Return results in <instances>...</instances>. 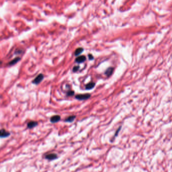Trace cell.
<instances>
[{"label":"cell","instance_id":"obj_1","mask_svg":"<svg viewBox=\"0 0 172 172\" xmlns=\"http://www.w3.org/2000/svg\"><path fill=\"white\" fill-rule=\"evenodd\" d=\"M91 95L88 94H77L75 96V98L78 100H88L90 98Z\"/></svg>","mask_w":172,"mask_h":172},{"label":"cell","instance_id":"obj_2","mask_svg":"<svg viewBox=\"0 0 172 172\" xmlns=\"http://www.w3.org/2000/svg\"><path fill=\"white\" fill-rule=\"evenodd\" d=\"M44 78V75L42 74H40L36 78L32 81V83L35 84H38Z\"/></svg>","mask_w":172,"mask_h":172},{"label":"cell","instance_id":"obj_3","mask_svg":"<svg viewBox=\"0 0 172 172\" xmlns=\"http://www.w3.org/2000/svg\"><path fill=\"white\" fill-rule=\"evenodd\" d=\"M10 135V133L8 132L4 129H2L0 130V137L1 138H6L9 136Z\"/></svg>","mask_w":172,"mask_h":172},{"label":"cell","instance_id":"obj_4","mask_svg":"<svg viewBox=\"0 0 172 172\" xmlns=\"http://www.w3.org/2000/svg\"><path fill=\"white\" fill-rule=\"evenodd\" d=\"M45 158L50 160H54L58 158V156L56 154H50L46 156Z\"/></svg>","mask_w":172,"mask_h":172},{"label":"cell","instance_id":"obj_5","mask_svg":"<svg viewBox=\"0 0 172 172\" xmlns=\"http://www.w3.org/2000/svg\"><path fill=\"white\" fill-rule=\"evenodd\" d=\"M86 60V58L85 56H80L77 57L75 59V62L77 63H81L84 62Z\"/></svg>","mask_w":172,"mask_h":172},{"label":"cell","instance_id":"obj_6","mask_svg":"<svg viewBox=\"0 0 172 172\" xmlns=\"http://www.w3.org/2000/svg\"><path fill=\"white\" fill-rule=\"evenodd\" d=\"M61 120V117L59 115H55L52 117L50 119V121L52 123H56L58 122Z\"/></svg>","mask_w":172,"mask_h":172},{"label":"cell","instance_id":"obj_7","mask_svg":"<svg viewBox=\"0 0 172 172\" xmlns=\"http://www.w3.org/2000/svg\"><path fill=\"white\" fill-rule=\"evenodd\" d=\"M38 122L36 121H30L27 124V127L29 129H32L38 125Z\"/></svg>","mask_w":172,"mask_h":172},{"label":"cell","instance_id":"obj_8","mask_svg":"<svg viewBox=\"0 0 172 172\" xmlns=\"http://www.w3.org/2000/svg\"><path fill=\"white\" fill-rule=\"evenodd\" d=\"M96 85V83L93 82H91L88 84H87L85 86V89L88 90H90L92 89Z\"/></svg>","mask_w":172,"mask_h":172},{"label":"cell","instance_id":"obj_9","mask_svg":"<svg viewBox=\"0 0 172 172\" xmlns=\"http://www.w3.org/2000/svg\"><path fill=\"white\" fill-rule=\"evenodd\" d=\"M114 68L112 67H109L108 68L106 71H105V73L104 74L108 76V77H110L113 73V71H114Z\"/></svg>","mask_w":172,"mask_h":172},{"label":"cell","instance_id":"obj_10","mask_svg":"<svg viewBox=\"0 0 172 172\" xmlns=\"http://www.w3.org/2000/svg\"><path fill=\"white\" fill-rule=\"evenodd\" d=\"M76 118V116L73 115V116H70L69 117H68V118H67L65 120V121L66 122H69V123H72L73 122L75 119Z\"/></svg>","mask_w":172,"mask_h":172},{"label":"cell","instance_id":"obj_11","mask_svg":"<svg viewBox=\"0 0 172 172\" xmlns=\"http://www.w3.org/2000/svg\"><path fill=\"white\" fill-rule=\"evenodd\" d=\"M20 59H21V58H20V57H17V58H15L14 59H13L12 61H11L9 63V65H10V66L14 65V64H15L16 63L18 62L20 60Z\"/></svg>","mask_w":172,"mask_h":172},{"label":"cell","instance_id":"obj_12","mask_svg":"<svg viewBox=\"0 0 172 172\" xmlns=\"http://www.w3.org/2000/svg\"><path fill=\"white\" fill-rule=\"evenodd\" d=\"M84 50V49L82 48H77L75 51V52H74V54H75V56H78L79 54H80Z\"/></svg>","mask_w":172,"mask_h":172},{"label":"cell","instance_id":"obj_13","mask_svg":"<svg viewBox=\"0 0 172 172\" xmlns=\"http://www.w3.org/2000/svg\"><path fill=\"white\" fill-rule=\"evenodd\" d=\"M74 94V92L73 90H70L69 92H67V95L68 96H73Z\"/></svg>","mask_w":172,"mask_h":172},{"label":"cell","instance_id":"obj_14","mask_svg":"<svg viewBox=\"0 0 172 172\" xmlns=\"http://www.w3.org/2000/svg\"><path fill=\"white\" fill-rule=\"evenodd\" d=\"M79 69V66H75L73 68V72H76L78 71Z\"/></svg>","mask_w":172,"mask_h":172},{"label":"cell","instance_id":"obj_15","mask_svg":"<svg viewBox=\"0 0 172 172\" xmlns=\"http://www.w3.org/2000/svg\"><path fill=\"white\" fill-rule=\"evenodd\" d=\"M23 52V51L22 50H18V49H17V50H16V51L15 52V54H20L22 53Z\"/></svg>","mask_w":172,"mask_h":172},{"label":"cell","instance_id":"obj_16","mask_svg":"<svg viewBox=\"0 0 172 172\" xmlns=\"http://www.w3.org/2000/svg\"><path fill=\"white\" fill-rule=\"evenodd\" d=\"M88 58L90 60H92L94 59V56H92V54H88Z\"/></svg>","mask_w":172,"mask_h":172},{"label":"cell","instance_id":"obj_17","mask_svg":"<svg viewBox=\"0 0 172 172\" xmlns=\"http://www.w3.org/2000/svg\"><path fill=\"white\" fill-rule=\"evenodd\" d=\"M121 126L119 127V128H118V129L117 130V131H116V134H114V137H116V136H117V135H118V134L119 133V132L120 130H121Z\"/></svg>","mask_w":172,"mask_h":172},{"label":"cell","instance_id":"obj_18","mask_svg":"<svg viewBox=\"0 0 172 172\" xmlns=\"http://www.w3.org/2000/svg\"><path fill=\"white\" fill-rule=\"evenodd\" d=\"M2 64V61H0V65Z\"/></svg>","mask_w":172,"mask_h":172}]
</instances>
